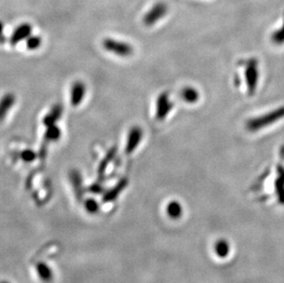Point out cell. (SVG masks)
I'll list each match as a JSON object with an SVG mask.
<instances>
[{"instance_id": "cell-12", "label": "cell", "mask_w": 284, "mask_h": 283, "mask_svg": "<svg viewBox=\"0 0 284 283\" xmlns=\"http://www.w3.org/2000/svg\"><path fill=\"white\" fill-rule=\"evenodd\" d=\"M127 184H128V180L126 178H123L121 181L117 184L115 187L112 188V191L107 192L106 194L103 197V201L104 202H110L114 201L121 192L126 187Z\"/></svg>"}, {"instance_id": "cell-1", "label": "cell", "mask_w": 284, "mask_h": 283, "mask_svg": "<svg viewBox=\"0 0 284 283\" xmlns=\"http://www.w3.org/2000/svg\"><path fill=\"white\" fill-rule=\"evenodd\" d=\"M282 118H284V107H280L267 114L249 120L247 122V129L250 131H259L270 124H273Z\"/></svg>"}, {"instance_id": "cell-14", "label": "cell", "mask_w": 284, "mask_h": 283, "mask_svg": "<svg viewBox=\"0 0 284 283\" xmlns=\"http://www.w3.org/2000/svg\"><path fill=\"white\" fill-rule=\"evenodd\" d=\"M168 215L172 219H178L182 214V207L178 202H171L167 207Z\"/></svg>"}, {"instance_id": "cell-16", "label": "cell", "mask_w": 284, "mask_h": 283, "mask_svg": "<svg viewBox=\"0 0 284 283\" xmlns=\"http://www.w3.org/2000/svg\"><path fill=\"white\" fill-rule=\"evenodd\" d=\"M214 248H215V253L220 258H225L226 256H228L230 247H229L228 243L226 242L225 240L221 239L217 241Z\"/></svg>"}, {"instance_id": "cell-25", "label": "cell", "mask_w": 284, "mask_h": 283, "mask_svg": "<svg viewBox=\"0 0 284 283\" xmlns=\"http://www.w3.org/2000/svg\"><path fill=\"white\" fill-rule=\"evenodd\" d=\"M3 30H4V25H3L2 21H0V37L3 34Z\"/></svg>"}, {"instance_id": "cell-26", "label": "cell", "mask_w": 284, "mask_h": 283, "mask_svg": "<svg viewBox=\"0 0 284 283\" xmlns=\"http://www.w3.org/2000/svg\"><path fill=\"white\" fill-rule=\"evenodd\" d=\"M2 283H8V282H2Z\"/></svg>"}, {"instance_id": "cell-24", "label": "cell", "mask_w": 284, "mask_h": 283, "mask_svg": "<svg viewBox=\"0 0 284 283\" xmlns=\"http://www.w3.org/2000/svg\"><path fill=\"white\" fill-rule=\"evenodd\" d=\"M89 190H90V192H92V193H102L103 192V187L100 186L99 184L92 185L91 187H89Z\"/></svg>"}, {"instance_id": "cell-11", "label": "cell", "mask_w": 284, "mask_h": 283, "mask_svg": "<svg viewBox=\"0 0 284 283\" xmlns=\"http://www.w3.org/2000/svg\"><path fill=\"white\" fill-rule=\"evenodd\" d=\"M278 174L279 177L275 181V192L278 197L280 204H284V168L282 167H279L278 168Z\"/></svg>"}, {"instance_id": "cell-13", "label": "cell", "mask_w": 284, "mask_h": 283, "mask_svg": "<svg viewBox=\"0 0 284 283\" xmlns=\"http://www.w3.org/2000/svg\"><path fill=\"white\" fill-rule=\"evenodd\" d=\"M181 98L188 103H194L199 100V92L193 87H185L181 92Z\"/></svg>"}, {"instance_id": "cell-4", "label": "cell", "mask_w": 284, "mask_h": 283, "mask_svg": "<svg viewBox=\"0 0 284 283\" xmlns=\"http://www.w3.org/2000/svg\"><path fill=\"white\" fill-rule=\"evenodd\" d=\"M167 12H168V7L165 3L163 2L157 3L156 5L153 6L152 9L145 15L143 19V22L148 27L155 25L158 20H161L165 17Z\"/></svg>"}, {"instance_id": "cell-17", "label": "cell", "mask_w": 284, "mask_h": 283, "mask_svg": "<svg viewBox=\"0 0 284 283\" xmlns=\"http://www.w3.org/2000/svg\"><path fill=\"white\" fill-rule=\"evenodd\" d=\"M71 180L74 184L75 187V191H76V197L78 199H82V195H83V192H82V182L81 177L79 175L78 172L74 170L71 173Z\"/></svg>"}, {"instance_id": "cell-18", "label": "cell", "mask_w": 284, "mask_h": 283, "mask_svg": "<svg viewBox=\"0 0 284 283\" xmlns=\"http://www.w3.org/2000/svg\"><path fill=\"white\" fill-rule=\"evenodd\" d=\"M37 270H38V273H39V276L45 282L50 281L52 278H53V273H52L51 269L48 268L47 265L44 264V263H39L37 265Z\"/></svg>"}, {"instance_id": "cell-5", "label": "cell", "mask_w": 284, "mask_h": 283, "mask_svg": "<svg viewBox=\"0 0 284 283\" xmlns=\"http://www.w3.org/2000/svg\"><path fill=\"white\" fill-rule=\"evenodd\" d=\"M173 103L169 99V95L167 92H163L158 98L157 101V119L158 121H163L168 113L172 110Z\"/></svg>"}, {"instance_id": "cell-2", "label": "cell", "mask_w": 284, "mask_h": 283, "mask_svg": "<svg viewBox=\"0 0 284 283\" xmlns=\"http://www.w3.org/2000/svg\"><path fill=\"white\" fill-rule=\"evenodd\" d=\"M103 47L105 50L112 53L115 56L121 57H128L132 56L133 48L131 44L121 41V40H114V39H105L103 40Z\"/></svg>"}, {"instance_id": "cell-3", "label": "cell", "mask_w": 284, "mask_h": 283, "mask_svg": "<svg viewBox=\"0 0 284 283\" xmlns=\"http://www.w3.org/2000/svg\"><path fill=\"white\" fill-rule=\"evenodd\" d=\"M245 76H246L249 93L250 95H253L256 91V87L258 86V80H259L258 61L250 59L248 62L245 70Z\"/></svg>"}, {"instance_id": "cell-15", "label": "cell", "mask_w": 284, "mask_h": 283, "mask_svg": "<svg viewBox=\"0 0 284 283\" xmlns=\"http://www.w3.org/2000/svg\"><path fill=\"white\" fill-rule=\"evenodd\" d=\"M61 136V130L58 126L52 125V126L47 127V130L44 134V139L48 142H55L58 140Z\"/></svg>"}, {"instance_id": "cell-7", "label": "cell", "mask_w": 284, "mask_h": 283, "mask_svg": "<svg viewBox=\"0 0 284 283\" xmlns=\"http://www.w3.org/2000/svg\"><path fill=\"white\" fill-rule=\"evenodd\" d=\"M86 95V86L82 81H76L71 86L70 102L72 106L77 107L81 104Z\"/></svg>"}, {"instance_id": "cell-22", "label": "cell", "mask_w": 284, "mask_h": 283, "mask_svg": "<svg viewBox=\"0 0 284 283\" xmlns=\"http://www.w3.org/2000/svg\"><path fill=\"white\" fill-rule=\"evenodd\" d=\"M85 207H86V211L90 213H94V212H97L99 211V204L98 202L93 200V199H88L86 200V202H85Z\"/></svg>"}, {"instance_id": "cell-8", "label": "cell", "mask_w": 284, "mask_h": 283, "mask_svg": "<svg viewBox=\"0 0 284 283\" xmlns=\"http://www.w3.org/2000/svg\"><path fill=\"white\" fill-rule=\"evenodd\" d=\"M31 30H32V28L28 23H23L19 27H17L16 30H14V32L11 35V44L15 45L21 40H27L31 36Z\"/></svg>"}, {"instance_id": "cell-20", "label": "cell", "mask_w": 284, "mask_h": 283, "mask_svg": "<svg viewBox=\"0 0 284 283\" xmlns=\"http://www.w3.org/2000/svg\"><path fill=\"white\" fill-rule=\"evenodd\" d=\"M41 45V37L39 36H30L26 40V46L29 50H37Z\"/></svg>"}, {"instance_id": "cell-21", "label": "cell", "mask_w": 284, "mask_h": 283, "mask_svg": "<svg viewBox=\"0 0 284 283\" xmlns=\"http://www.w3.org/2000/svg\"><path fill=\"white\" fill-rule=\"evenodd\" d=\"M271 39H272V41L274 43L276 44H281L284 42V22L282 27L279 29V30H276L274 32L272 36H271Z\"/></svg>"}, {"instance_id": "cell-19", "label": "cell", "mask_w": 284, "mask_h": 283, "mask_svg": "<svg viewBox=\"0 0 284 283\" xmlns=\"http://www.w3.org/2000/svg\"><path fill=\"white\" fill-rule=\"evenodd\" d=\"M115 154H116V148L113 147V148H112V149L109 151V153L107 154L106 157L102 159V163H101V165H100V167H99V173H100L101 175L104 173L105 169H106L107 166H108V164L112 161V159H113V157L115 156Z\"/></svg>"}, {"instance_id": "cell-23", "label": "cell", "mask_w": 284, "mask_h": 283, "mask_svg": "<svg viewBox=\"0 0 284 283\" xmlns=\"http://www.w3.org/2000/svg\"><path fill=\"white\" fill-rule=\"evenodd\" d=\"M21 157L23 161L30 163V162H32L35 159V152L32 151L31 149H27V150H24L21 153Z\"/></svg>"}, {"instance_id": "cell-10", "label": "cell", "mask_w": 284, "mask_h": 283, "mask_svg": "<svg viewBox=\"0 0 284 283\" xmlns=\"http://www.w3.org/2000/svg\"><path fill=\"white\" fill-rule=\"evenodd\" d=\"M62 113H63V107L60 104H56L52 108L50 112L44 117L43 124L46 127L55 125L57 121H59V119L61 118Z\"/></svg>"}, {"instance_id": "cell-9", "label": "cell", "mask_w": 284, "mask_h": 283, "mask_svg": "<svg viewBox=\"0 0 284 283\" xmlns=\"http://www.w3.org/2000/svg\"><path fill=\"white\" fill-rule=\"evenodd\" d=\"M16 98L13 94L8 93L0 100V121H4L11 108L14 106Z\"/></svg>"}, {"instance_id": "cell-6", "label": "cell", "mask_w": 284, "mask_h": 283, "mask_svg": "<svg viewBox=\"0 0 284 283\" xmlns=\"http://www.w3.org/2000/svg\"><path fill=\"white\" fill-rule=\"evenodd\" d=\"M142 128L139 126L132 127L130 129L127 136L126 147L125 151L127 154H132L135 151L137 147L140 145L143 138Z\"/></svg>"}]
</instances>
